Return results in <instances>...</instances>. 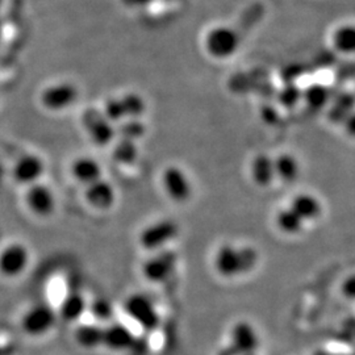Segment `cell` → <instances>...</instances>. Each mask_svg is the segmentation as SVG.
<instances>
[{"label":"cell","mask_w":355,"mask_h":355,"mask_svg":"<svg viewBox=\"0 0 355 355\" xmlns=\"http://www.w3.org/2000/svg\"><path fill=\"white\" fill-rule=\"evenodd\" d=\"M19 329L31 340L46 338L60 322L54 306L46 302L26 305L19 316Z\"/></svg>","instance_id":"1"},{"label":"cell","mask_w":355,"mask_h":355,"mask_svg":"<svg viewBox=\"0 0 355 355\" xmlns=\"http://www.w3.org/2000/svg\"><path fill=\"white\" fill-rule=\"evenodd\" d=\"M347 355H355V354H347Z\"/></svg>","instance_id":"34"},{"label":"cell","mask_w":355,"mask_h":355,"mask_svg":"<svg viewBox=\"0 0 355 355\" xmlns=\"http://www.w3.org/2000/svg\"><path fill=\"white\" fill-rule=\"evenodd\" d=\"M124 4L132 8H139V7H145L146 4H149L152 0H123Z\"/></svg>","instance_id":"29"},{"label":"cell","mask_w":355,"mask_h":355,"mask_svg":"<svg viewBox=\"0 0 355 355\" xmlns=\"http://www.w3.org/2000/svg\"><path fill=\"white\" fill-rule=\"evenodd\" d=\"M250 177L257 186L267 187L272 184L277 180L274 158L267 154H257L250 164Z\"/></svg>","instance_id":"20"},{"label":"cell","mask_w":355,"mask_h":355,"mask_svg":"<svg viewBox=\"0 0 355 355\" xmlns=\"http://www.w3.org/2000/svg\"><path fill=\"white\" fill-rule=\"evenodd\" d=\"M148 128L142 119H129L116 124V139L123 140L137 141L145 137Z\"/></svg>","instance_id":"25"},{"label":"cell","mask_w":355,"mask_h":355,"mask_svg":"<svg viewBox=\"0 0 355 355\" xmlns=\"http://www.w3.org/2000/svg\"><path fill=\"white\" fill-rule=\"evenodd\" d=\"M178 234L179 225L174 220L161 218L141 229L137 241L144 250L152 254L167 249V245L174 241Z\"/></svg>","instance_id":"5"},{"label":"cell","mask_w":355,"mask_h":355,"mask_svg":"<svg viewBox=\"0 0 355 355\" xmlns=\"http://www.w3.org/2000/svg\"><path fill=\"white\" fill-rule=\"evenodd\" d=\"M241 38L239 32L229 26L211 28L204 38V48L216 60H227L240 49Z\"/></svg>","instance_id":"7"},{"label":"cell","mask_w":355,"mask_h":355,"mask_svg":"<svg viewBox=\"0 0 355 355\" xmlns=\"http://www.w3.org/2000/svg\"><path fill=\"white\" fill-rule=\"evenodd\" d=\"M114 141L116 142H114V149H112L114 162L121 166L133 165L139 159V155H140L137 142L123 140V139H117Z\"/></svg>","instance_id":"24"},{"label":"cell","mask_w":355,"mask_h":355,"mask_svg":"<svg viewBox=\"0 0 355 355\" xmlns=\"http://www.w3.org/2000/svg\"><path fill=\"white\" fill-rule=\"evenodd\" d=\"M250 355H255V354H250Z\"/></svg>","instance_id":"35"},{"label":"cell","mask_w":355,"mask_h":355,"mask_svg":"<svg viewBox=\"0 0 355 355\" xmlns=\"http://www.w3.org/2000/svg\"><path fill=\"white\" fill-rule=\"evenodd\" d=\"M71 175L80 184L89 186L103 178L102 165L92 157H78L71 164Z\"/></svg>","instance_id":"19"},{"label":"cell","mask_w":355,"mask_h":355,"mask_svg":"<svg viewBox=\"0 0 355 355\" xmlns=\"http://www.w3.org/2000/svg\"><path fill=\"white\" fill-rule=\"evenodd\" d=\"M292 211L299 216L304 223L316 220L321 215L322 207L316 196L311 193H299L292 199L288 205Z\"/></svg>","instance_id":"21"},{"label":"cell","mask_w":355,"mask_h":355,"mask_svg":"<svg viewBox=\"0 0 355 355\" xmlns=\"http://www.w3.org/2000/svg\"><path fill=\"white\" fill-rule=\"evenodd\" d=\"M79 98V89L71 82H57L42 89L40 102L51 112H62L71 108Z\"/></svg>","instance_id":"10"},{"label":"cell","mask_w":355,"mask_h":355,"mask_svg":"<svg viewBox=\"0 0 355 355\" xmlns=\"http://www.w3.org/2000/svg\"><path fill=\"white\" fill-rule=\"evenodd\" d=\"M343 291L346 297L355 300V274L350 275L343 282Z\"/></svg>","instance_id":"28"},{"label":"cell","mask_w":355,"mask_h":355,"mask_svg":"<svg viewBox=\"0 0 355 355\" xmlns=\"http://www.w3.org/2000/svg\"><path fill=\"white\" fill-rule=\"evenodd\" d=\"M121 309L128 320L144 333H153L161 324V316L154 302L142 292H130L127 295Z\"/></svg>","instance_id":"3"},{"label":"cell","mask_w":355,"mask_h":355,"mask_svg":"<svg viewBox=\"0 0 355 355\" xmlns=\"http://www.w3.org/2000/svg\"><path fill=\"white\" fill-rule=\"evenodd\" d=\"M312 355H333L330 354L329 352H325V350H318V352H316L315 354Z\"/></svg>","instance_id":"31"},{"label":"cell","mask_w":355,"mask_h":355,"mask_svg":"<svg viewBox=\"0 0 355 355\" xmlns=\"http://www.w3.org/2000/svg\"><path fill=\"white\" fill-rule=\"evenodd\" d=\"M82 125L89 140L99 148L112 145L116 140V125L107 119L99 108H87L82 114Z\"/></svg>","instance_id":"8"},{"label":"cell","mask_w":355,"mask_h":355,"mask_svg":"<svg viewBox=\"0 0 355 355\" xmlns=\"http://www.w3.org/2000/svg\"><path fill=\"white\" fill-rule=\"evenodd\" d=\"M275 221H277V227L280 232L290 234V236H295V234L300 233L305 224L304 221L296 215L290 207L283 208L282 211H279L275 217Z\"/></svg>","instance_id":"26"},{"label":"cell","mask_w":355,"mask_h":355,"mask_svg":"<svg viewBox=\"0 0 355 355\" xmlns=\"http://www.w3.org/2000/svg\"><path fill=\"white\" fill-rule=\"evenodd\" d=\"M3 1H4V0H0V6H1V4H3Z\"/></svg>","instance_id":"32"},{"label":"cell","mask_w":355,"mask_h":355,"mask_svg":"<svg viewBox=\"0 0 355 355\" xmlns=\"http://www.w3.org/2000/svg\"><path fill=\"white\" fill-rule=\"evenodd\" d=\"M258 262V254L253 248H236L224 245L216 254L217 272L225 278H233L252 271Z\"/></svg>","instance_id":"2"},{"label":"cell","mask_w":355,"mask_h":355,"mask_svg":"<svg viewBox=\"0 0 355 355\" xmlns=\"http://www.w3.org/2000/svg\"><path fill=\"white\" fill-rule=\"evenodd\" d=\"M137 343V337L132 325L114 320L103 328V349L114 354H123L132 350Z\"/></svg>","instance_id":"12"},{"label":"cell","mask_w":355,"mask_h":355,"mask_svg":"<svg viewBox=\"0 0 355 355\" xmlns=\"http://www.w3.org/2000/svg\"><path fill=\"white\" fill-rule=\"evenodd\" d=\"M330 41L338 53L355 57V23H345L337 26L331 33Z\"/></svg>","instance_id":"22"},{"label":"cell","mask_w":355,"mask_h":355,"mask_svg":"<svg viewBox=\"0 0 355 355\" xmlns=\"http://www.w3.org/2000/svg\"><path fill=\"white\" fill-rule=\"evenodd\" d=\"M89 300L83 292H67L55 308L58 320L70 325H76L85 318L86 313H89Z\"/></svg>","instance_id":"14"},{"label":"cell","mask_w":355,"mask_h":355,"mask_svg":"<svg viewBox=\"0 0 355 355\" xmlns=\"http://www.w3.org/2000/svg\"><path fill=\"white\" fill-rule=\"evenodd\" d=\"M229 345L239 355L255 354L259 346V338L249 322H237L230 333Z\"/></svg>","instance_id":"18"},{"label":"cell","mask_w":355,"mask_h":355,"mask_svg":"<svg viewBox=\"0 0 355 355\" xmlns=\"http://www.w3.org/2000/svg\"><path fill=\"white\" fill-rule=\"evenodd\" d=\"M162 189L171 202L187 203L193 192V184L187 171L179 166H168L162 173Z\"/></svg>","instance_id":"11"},{"label":"cell","mask_w":355,"mask_h":355,"mask_svg":"<svg viewBox=\"0 0 355 355\" xmlns=\"http://www.w3.org/2000/svg\"><path fill=\"white\" fill-rule=\"evenodd\" d=\"M0 31H1V20H0Z\"/></svg>","instance_id":"33"},{"label":"cell","mask_w":355,"mask_h":355,"mask_svg":"<svg viewBox=\"0 0 355 355\" xmlns=\"http://www.w3.org/2000/svg\"><path fill=\"white\" fill-rule=\"evenodd\" d=\"M217 355H239L237 353H236V350L230 346V345H228V346H225V347H223L218 353H217Z\"/></svg>","instance_id":"30"},{"label":"cell","mask_w":355,"mask_h":355,"mask_svg":"<svg viewBox=\"0 0 355 355\" xmlns=\"http://www.w3.org/2000/svg\"><path fill=\"white\" fill-rule=\"evenodd\" d=\"M178 265V254L173 250H159L141 265V275L150 284H164L174 274Z\"/></svg>","instance_id":"9"},{"label":"cell","mask_w":355,"mask_h":355,"mask_svg":"<svg viewBox=\"0 0 355 355\" xmlns=\"http://www.w3.org/2000/svg\"><path fill=\"white\" fill-rule=\"evenodd\" d=\"M32 263V252L24 242H8L0 249V278L8 282L24 277Z\"/></svg>","instance_id":"4"},{"label":"cell","mask_w":355,"mask_h":355,"mask_svg":"<svg viewBox=\"0 0 355 355\" xmlns=\"http://www.w3.org/2000/svg\"><path fill=\"white\" fill-rule=\"evenodd\" d=\"M85 199L92 209L107 212L114 208L117 200V193L112 183L101 178L99 180L86 186Z\"/></svg>","instance_id":"15"},{"label":"cell","mask_w":355,"mask_h":355,"mask_svg":"<svg viewBox=\"0 0 355 355\" xmlns=\"http://www.w3.org/2000/svg\"><path fill=\"white\" fill-rule=\"evenodd\" d=\"M146 108V102L139 92H125L120 96L110 98L102 111L107 119L116 125L129 119H142Z\"/></svg>","instance_id":"6"},{"label":"cell","mask_w":355,"mask_h":355,"mask_svg":"<svg viewBox=\"0 0 355 355\" xmlns=\"http://www.w3.org/2000/svg\"><path fill=\"white\" fill-rule=\"evenodd\" d=\"M103 325L95 321H80L74 325L73 341L83 352H96L103 346Z\"/></svg>","instance_id":"17"},{"label":"cell","mask_w":355,"mask_h":355,"mask_svg":"<svg viewBox=\"0 0 355 355\" xmlns=\"http://www.w3.org/2000/svg\"><path fill=\"white\" fill-rule=\"evenodd\" d=\"M89 313L92 316V321L101 324L103 327L114 320V306L103 297L89 300Z\"/></svg>","instance_id":"27"},{"label":"cell","mask_w":355,"mask_h":355,"mask_svg":"<svg viewBox=\"0 0 355 355\" xmlns=\"http://www.w3.org/2000/svg\"><path fill=\"white\" fill-rule=\"evenodd\" d=\"M275 178L283 183H292L300 175V162L292 154H280L274 158Z\"/></svg>","instance_id":"23"},{"label":"cell","mask_w":355,"mask_h":355,"mask_svg":"<svg viewBox=\"0 0 355 355\" xmlns=\"http://www.w3.org/2000/svg\"><path fill=\"white\" fill-rule=\"evenodd\" d=\"M24 200L28 211L37 218H49L57 211V198L54 191L40 182L28 187Z\"/></svg>","instance_id":"13"},{"label":"cell","mask_w":355,"mask_h":355,"mask_svg":"<svg viewBox=\"0 0 355 355\" xmlns=\"http://www.w3.org/2000/svg\"><path fill=\"white\" fill-rule=\"evenodd\" d=\"M44 173L45 162L37 154H24L13 165L15 180L28 187L38 183Z\"/></svg>","instance_id":"16"}]
</instances>
